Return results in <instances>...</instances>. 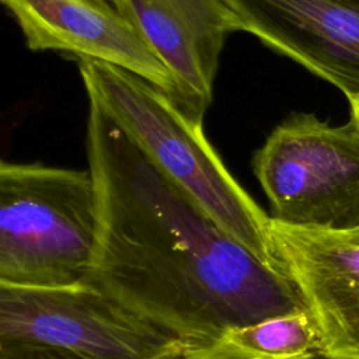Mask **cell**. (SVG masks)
<instances>
[{
  "instance_id": "cell-1",
  "label": "cell",
  "mask_w": 359,
  "mask_h": 359,
  "mask_svg": "<svg viewBox=\"0 0 359 359\" xmlns=\"http://www.w3.org/2000/svg\"><path fill=\"white\" fill-rule=\"evenodd\" d=\"M88 107L100 233L86 283L188 346L306 310L279 268L227 234L97 104Z\"/></svg>"
},
{
  "instance_id": "cell-2",
  "label": "cell",
  "mask_w": 359,
  "mask_h": 359,
  "mask_svg": "<svg viewBox=\"0 0 359 359\" xmlns=\"http://www.w3.org/2000/svg\"><path fill=\"white\" fill-rule=\"evenodd\" d=\"M79 72L88 101L168 181L257 258L279 268L268 236L271 216L227 170L206 139L201 118L161 88L118 66L79 60Z\"/></svg>"
},
{
  "instance_id": "cell-3",
  "label": "cell",
  "mask_w": 359,
  "mask_h": 359,
  "mask_svg": "<svg viewBox=\"0 0 359 359\" xmlns=\"http://www.w3.org/2000/svg\"><path fill=\"white\" fill-rule=\"evenodd\" d=\"M98 233V195L90 170L1 161L0 283H86Z\"/></svg>"
},
{
  "instance_id": "cell-4",
  "label": "cell",
  "mask_w": 359,
  "mask_h": 359,
  "mask_svg": "<svg viewBox=\"0 0 359 359\" xmlns=\"http://www.w3.org/2000/svg\"><path fill=\"white\" fill-rule=\"evenodd\" d=\"M271 217L297 226H359V129L314 114L283 119L254 153Z\"/></svg>"
},
{
  "instance_id": "cell-5",
  "label": "cell",
  "mask_w": 359,
  "mask_h": 359,
  "mask_svg": "<svg viewBox=\"0 0 359 359\" xmlns=\"http://www.w3.org/2000/svg\"><path fill=\"white\" fill-rule=\"evenodd\" d=\"M0 345L48 346L81 359H178L188 346L88 283H0Z\"/></svg>"
},
{
  "instance_id": "cell-6",
  "label": "cell",
  "mask_w": 359,
  "mask_h": 359,
  "mask_svg": "<svg viewBox=\"0 0 359 359\" xmlns=\"http://www.w3.org/2000/svg\"><path fill=\"white\" fill-rule=\"evenodd\" d=\"M268 236L313 321L317 355L359 359V226H297L271 217Z\"/></svg>"
},
{
  "instance_id": "cell-7",
  "label": "cell",
  "mask_w": 359,
  "mask_h": 359,
  "mask_svg": "<svg viewBox=\"0 0 359 359\" xmlns=\"http://www.w3.org/2000/svg\"><path fill=\"white\" fill-rule=\"evenodd\" d=\"M31 50H53L118 66L165 91L178 86L116 0H1Z\"/></svg>"
},
{
  "instance_id": "cell-8",
  "label": "cell",
  "mask_w": 359,
  "mask_h": 359,
  "mask_svg": "<svg viewBox=\"0 0 359 359\" xmlns=\"http://www.w3.org/2000/svg\"><path fill=\"white\" fill-rule=\"evenodd\" d=\"M243 31L359 101V0H227Z\"/></svg>"
},
{
  "instance_id": "cell-9",
  "label": "cell",
  "mask_w": 359,
  "mask_h": 359,
  "mask_svg": "<svg viewBox=\"0 0 359 359\" xmlns=\"http://www.w3.org/2000/svg\"><path fill=\"white\" fill-rule=\"evenodd\" d=\"M156 56L174 76L177 102L203 119L212 102L219 57L243 25L227 0H116Z\"/></svg>"
},
{
  "instance_id": "cell-10",
  "label": "cell",
  "mask_w": 359,
  "mask_h": 359,
  "mask_svg": "<svg viewBox=\"0 0 359 359\" xmlns=\"http://www.w3.org/2000/svg\"><path fill=\"white\" fill-rule=\"evenodd\" d=\"M222 338L272 358L313 359L317 355V334L306 310L234 327Z\"/></svg>"
},
{
  "instance_id": "cell-11",
  "label": "cell",
  "mask_w": 359,
  "mask_h": 359,
  "mask_svg": "<svg viewBox=\"0 0 359 359\" xmlns=\"http://www.w3.org/2000/svg\"><path fill=\"white\" fill-rule=\"evenodd\" d=\"M178 359H280L252 352L226 338L189 345Z\"/></svg>"
},
{
  "instance_id": "cell-12",
  "label": "cell",
  "mask_w": 359,
  "mask_h": 359,
  "mask_svg": "<svg viewBox=\"0 0 359 359\" xmlns=\"http://www.w3.org/2000/svg\"><path fill=\"white\" fill-rule=\"evenodd\" d=\"M0 359H81L69 352L38 345H0Z\"/></svg>"
},
{
  "instance_id": "cell-13",
  "label": "cell",
  "mask_w": 359,
  "mask_h": 359,
  "mask_svg": "<svg viewBox=\"0 0 359 359\" xmlns=\"http://www.w3.org/2000/svg\"><path fill=\"white\" fill-rule=\"evenodd\" d=\"M351 105V119L359 129V101H352L349 102Z\"/></svg>"
}]
</instances>
